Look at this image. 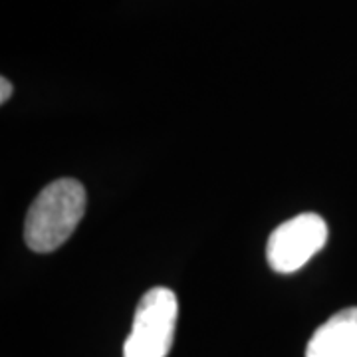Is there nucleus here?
Returning <instances> with one entry per match:
<instances>
[{
	"label": "nucleus",
	"instance_id": "f257e3e1",
	"mask_svg": "<svg viewBox=\"0 0 357 357\" xmlns=\"http://www.w3.org/2000/svg\"><path fill=\"white\" fill-rule=\"evenodd\" d=\"M86 213V189L76 178H58L30 204L24 220V241L30 250L46 255L74 234Z\"/></svg>",
	"mask_w": 357,
	"mask_h": 357
},
{
	"label": "nucleus",
	"instance_id": "f03ea898",
	"mask_svg": "<svg viewBox=\"0 0 357 357\" xmlns=\"http://www.w3.org/2000/svg\"><path fill=\"white\" fill-rule=\"evenodd\" d=\"M178 304L173 290L157 286L143 294L133 326L123 344V357H167L175 340Z\"/></svg>",
	"mask_w": 357,
	"mask_h": 357
},
{
	"label": "nucleus",
	"instance_id": "7ed1b4c3",
	"mask_svg": "<svg viewBox=\"0 0 357 357\" xmlns=\"http://www.w3.org/2000/svg\"><path fill=\"white\" fill-rule=\"evenodd\" d=\"M328 243V225L316 213H302L278 225L266 244V260L274 272L292 274L307 264Z\"/></svg>",
	"mask_w": 357,
	"mask_h": 357
},
{
	"label": "nucleus",
	"instance_id": "20e7f679",
	"mask_svg": "<svg viewBox=\"0 0 357 357\" xmlns=\"http://www.w3.org/2000/svg\"><path fill=\"white\" fill-rule=\"evenodd\" d=\"M306 357H357V307H345L310 337Z\"/></svg>",
	"mask_w": 357,
	"mask_h": 357
},
{
	"label": "nucleus",
	"instance_id": "39448f33",
	"mask_svg": "<svg viewBox=\"0 0 357 357\" xmlns=\"http://www.w3.org/2000/svg\"><path fill=\"white\" fill-rule=\"evenodd\" d=\"M13 96V84L6 77H0V103H6Z\"/></svg>",
	"mask_w": 357,
	"mask_h": 357
}]
</instances>
